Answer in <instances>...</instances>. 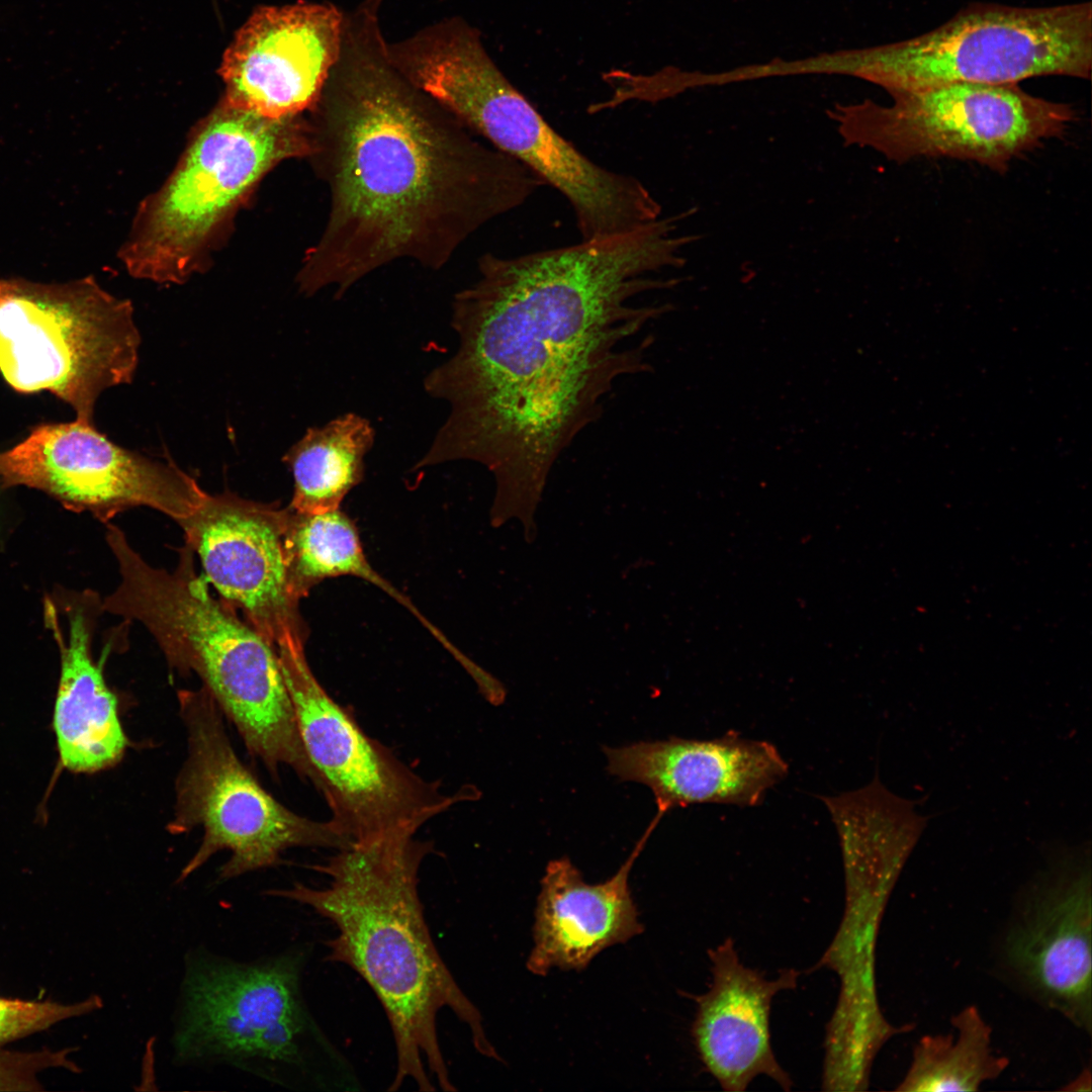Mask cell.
Returning a JSON list of instances; mask_svg holds the SVG:
<instances>
[{"label": "cell", "mask_w": 1092, "mask_h": 1092, "mask_svg": "<svg viewBox=\"0 0 1092 1092\" xmlns=\"http://www.w3.org/2000/svg\"><path fill=\"white\" fill-rule=\"evenodd\" d=\"M344 32L343 16L331 4L258 9L223 56V99L269 119L310 110L339 64Z\"/></svg>", "instance_id": "2e32d148"}, {"label": "cell", "mask_w": 1092, "mask_h": 1092, "mask_svg": "<svg viewBox=\"0 0 1092 1092\" xmlns=\"http://www.w3.org/2000/svg\"><path fill=\"white\" fill-rule=\"evenodd\" d=\"M46 619L61 651V673L52 727L60 766L74 774H93L115 765L127 739L118 717L117 700L101 665L91 653V624L83 610L69 613L64 640L56 611L46 602Z\"/></svg>", "instance_id": "44dd1931"}, {"label": "cell", "mask_w": 1092, "mask_h": 1092, "mask_svg": "<svg viewBox=\"0 0 1092 1092\" xmlns=\"http://www.w3.org/2000/svg\"><path fill=\"white\" fill-rule=\"evenodd\" d=\"M41 490L66 509L107 521L135 507L157 510L178 524L203 504L196 480L172 462L127 450L93 422L44 423L0 452V486Z\"/></svg>", "instance_id": "4fadbf2b"}, {"label": "cell", "mask_w": 1092, "mask_h": 1092, "mask_svg": "<svg viewBox=\"0 0 1092 1092\" xmlns=\"http://www.w3.org/2000/svg\"><path fill=\"white\" fill-rule=\"evenodd\" d=\"M103 1006L98 995L76 1002L22 999L0 993V1049L50 1029L56 1024L93 1013Z\"/></svg>", "instance_id": "d4e9b609"}, {"label": "cell", "mask_w": 1092, "mask_h": 1092, "mask_svg": "<svg viewBox=\"0 0 1092 1092\" xmlns=\"http://www.w3.org/2000/svg\"><path fill=\"white\" fill-rule=\"evenodd\" d=\"M891 96L890 106L864 100L829 111L845 144L897 163L943 157L1004 172L1075 119L1071 105L1033 96L1019 84L954 83Z\"/></svg>", "instance_id": "7c38bea8"}, {"label": "cell", "mask_w": 1092, "mask_h": 1092, "mask_svg": "<svg viewBox=\"0 0 1092 1092\" xmlns=\"http://www.w3.org/2000/svg\"><path fill=\"white\" fill-rule=\"evenodd\" d=\"M608 772L650 789L665 815L677 807L760 805L789 774L777 746L736 731L712 739L669 737L620 747L603 746Z\"/></svg>", "instance_id": "e0dca14e"}, {"label": "cell", "mask_w": 1092, "mask_h": 1092, "mask_svg": "<svg viewBox=\"0 0 1092 1092\" xmlns=\"http://www.w3.org/2000/svg\"><path fill=\"white\" fill-rule=\"evenodd\" d=\"M433 843L395 836L355 844L317 864L324 887L294 883L266 894L307 906L331 922L326 960L357 973L389 1022L396 1056L389 1092L413 1083L422 1092L456 1091L437 1019L447 1009L465 1024L476 1052L500 1061L482 1016L441 958L419 894V873Z\"/></svg>", "instance_id": "3957f363"}, {"label": "cell", "mask_w": 1092, "mask_h": 1092, "mask_svg": "<svg viewBox=\"0 0 1092 1092\" xmlns=\"http://www.w3.org/2000/svg\"><path fill=\"white\" fill-rule=\"evenodd\" d=\"M1063 1090L1090 1091L1091 1090V1073H1090V1069L1088 1068L1086 1070H1083V1072L1074 1081H1072L1067 1087L1063 1088Z\"/></svg>", "instance_id": "4316f807"}, {"label": "cell", "mask_w": 1092, "mask_h": 1092, "mask_svg": "<svg viewBox=\"0 0 1092 1092\" xmlns=\"http://www.w3.org/2000/svg\"><path fill=\"white\" fill-rule=\"evenodd\" d=\"M663 817L656 811L630 855L603 883L587 884L568 857L549 861L535 909L528 971L537 976L555 968L582 971L604 949L643 932L629 877Z\"/></svg>", "instance_id": "d6986e66"}, {"label": "cell", "mask_w": 1092, "mask_h": 1092, "mask_svg": "<svg viewBox=\"0 0 1092 1092\" xmlns=\"http://www.w3.org/2000/svg\"><path fill=\"white\" fill-rule=\"evenodd\" d=\"M818 798L837 832L848 898L878 917L928 817L915 800L888 790L878 772L857 790Z\"/></svg>", "instance_id": "ffe728a7"}, {"label": "cell", "mask_w": 1092, "mask_h": 1092, "mask_svg": "<svg viewBox=\"0 0 1092 1092\" xmlns=\"http://www.w3.org/2000/svg\"><path fill=\"white\" fill-rule=\"evenodd\" d=\"M956 1032L925 1035L915 1044L912 1061L896 1090L978 1091L998 1078L1009 1060L991 1048V1026L974 1005L951 1018Z\"/></svg>", "instance_id": "cb8c5ba5"}, {"label": "cell", "mask_w": 1092, "mask_h": 1092, "mask_svg": "<svg viewBox=\"0 0 1092 1092\" xmlns=\"http://www.w3.org/2000/svg\"><path fill=\"white\" fill-rule=\"evenodd\" d=\"M688 240L669 216L565 247L478 259L457 292L454 354L424 379L449 414L421 467L468 460L485 466L508 505H538L550 470L602 414L622 376L647 371L650 339L636 337L672 309L636 298L672 288Z\"/></svg>", "instance_id": "6da1fadb"}, {"label": "cell", "mask_w": 1092, "mask_h": 1092, "mask_svg": "<svg viewBox=\"0 0 1092 1092\" xmlns=\"http://www.w3.org/2000/svg\"><path fill=\"white\" fill-rule=\"evenodd\" d=\"M303 642L289 635L275 647L315 789L330 808V823L350 845L416 835L470 797L469 790L445 794L369 737L313 675Z\"/></svg>", "instance_id": "30bf717a"}, {"label": "cell", "mask_w": 1092, "mask_h": 1092, "mask_svg": "<svg viewBox=\"0 0 1092 1092\" xmlns=\"http://www.w3.org/2000/svg\"><path fill=\"white\" fill-rule=\"evenodd\" d=\"M374 437L369 421L352 413L308 428L283 456L294 480L289 508L304 514L340 509L363 478L364 457Z\"/></svg>", "instance_id": "7402d4cb"}, {"label": "cell", "mask_w": 1092, "mask_h": 1092, "mask_svg": "<svg viewBox=\"0 0 1092 1092\" xmlns=\"http://www.w3.org/2000/svg\"><path fill=\"white\" fill-rule=\"evenodd\" d=\"M287 509L232 492L207 493L179 525L200 558L204 577L274 646L304 638L299 599L291 589L285 550Z\"/></svg>", "instance_id": "9a60e30c"}, {"label": "cell", "mask_w": 1092, "mask_h": 1092, "mask_svg": "<svg viewBox=\"0 0 1092 1092\" xmlns=\"http://www.w3.org/2000/svg\"><path fill=\"white\" fill-rule=\"evenodd\" d=\"M54 1067L49 1049L11 1051L0 1049V1092L43 1090L41 1074Z\"/></svg>", "instance_id": "484cf974"}, {"label": "cell", "mask_w": 1092, "mask_h": 1092, "mask_svg": "<svg viewBox=\"0 0 1092 1092\" xmlns=\"http://www.w3.org/2000/svg\"><path fill=\"white\" fill-rule=\"evenodd\" d=\"M1020 892L1005 927L1003 969L1036 1002L1091 1032V859L1089 843L1050 849Z\"/></svg>", "instance_id": "5bb4252c"}, {"label": "cell", "mask_w": 1092, "mask_h": 1092, "mask_svg": "<svg viewBox=\"0 0 1092 1092\" xmlns=\"http://www.w3.org/2000/svg\"><path fill=\"white\" fill-rule=\"evenodd\" d=\"M712 981L697 997L692 1035L705 1069L726 1091H743L757 1076H766L784 1090L793 1082L778 1063L770 1041L774 997L793 989L800 973L784 970L774 980L744 966L733 940L709 950Z\"/></svg>", "instance_id": "ac0fdd59"}, {"label": "cell", "mask_w": 1092, "mask_h": 1092, "mask_svg": "<svg viewBox=\"0 0 1092 1092\" xmlns=\"http://www.w3.org/2000/svg\"><path fill=\"white\" fill-rule=\"evenodd\" d=\"M434 95L472 132L562 194L581 240L626 233L662 215L660 203L638 178L600 166L556 131L486 51L470 50L450 60Z\"/></svg>", "instance_id": "9c48e42d"}, {"label": "cell", "mask_w": 1092, "mask_h": 1092, "mask_svg": "<svg viewBox=\"0 0 1092 1092\" xmlns=\"http://www.w3.org/2000/svg\"><path fill=\"white\" fill-rule=\"evenodd\" d=\"M106 539L120 581L103 609L144 625L170 666L194 671L269 770L287 765L313 782L276 647L214 600L196 573L190 545L179 549L168 571L149 564L116 526L108 527Z\"/></svg>", "instance_id": "277c9868"}, {"label": "cell", "mask_w": 1092, "mask_h": 1092, "mask_svg": "<svg viewBox=\"0 0 1092 1092\" xmlns=\"http://www.w3.org/2000/svg\"><path fill=\"white\" fill-rule=\"evenodd\" d=\"M285 550L290 585L297 599L306 596L323 579L353 575L381 587L423 618L408 600L371 567L355 526L340 509L304 514L288 507Z\"/></svg>", "instance_id": "603a6c76"}, {"label": "cell", "mask_w": 1092, "mask_h": 1092, "mask_svg": "<svg viewBox=\"0 0 1092 1092\" xmlns=\"http://www.w3.org/2000/svg\"><path fill=\"white\" fill-rule=\"evenodd\" d=\"M140 344L131 302L92 276L0 278V375L19 393L49 391L92 422L100 394L131 382Z\"/></svg>", "instance_id": "ba28073f"}, {"label": "cell", "mask_w": 1092, "mask_h": 1092, "mask_svg": "<svg viewBox=\"0 0 1092 1092\" xmlns=\"http://www.w3.org/2000/svg\"><path fill=\"white\" fill-rule=\"evenodd\" d=\"M179 712L187 731V756L176 780L170 833L201 827L197 851L178 878L182 882L214 853L231 852L219 877L231 879L275 866L292 847L350 846L329 820L300 816L272 797L234 750L221 711L202 687L180 691Z\"/></svg>", "instance_id": "8fae6325"}, {"label": "cell", "mask_w": 1092, "mask_h": 1092, "mask_svg": "<svg viewBox=\"0 0 1092 1092\" xmlns=\"http://www.w3.org/2000/svg\"><path fill=\"white\" fill-rule=\"evenodd\" d=\"M310 111L308 159L328 186L330 208L296 276L305 295L333 287L341 298L402 258L440 269L476 231L545 185L385 58L336 67Z\"/></svg>", "instance_id": "7a4b0ae2"}, {"label": "cell", "mask_w": 1092, "mask_h": 1092, "mask_svg": "<svg viewBox=\"0 0 1092 1092\" xmlns=\"http://www.w3.org/2000/svg\"><path fill=\"white\" fill-rule=\"evenodd\" d=\"M827 70L889 94L954 83L1019 84L1040 76L1090 77L1092 6L974 3L912 38L828 59Z\"/></svg>", "instance_id": "52a82bcc"}, {"label": "cell", "mask_w": 1092, "mask_h": 1092, "mask_svg": "<svg viewBox=\"0 0 1092 1092\" xmlns=\"http://www.w3.org/2000/svg\"><path fill=\"white\" fill-rule=\"evenodd\" d=\"M304 958L290 950L259 963L208 954L188 962L176 1059L231 1065L293 1089L359 1091L353 1067L304 1001Z\"/></svg>", "instance_id": "5b68a950"}, {"label": "cell", "mask_w": 1092, "mask_h": 1092, "mask_svg": "<svg viewBox=\"0 0 1092 1092\" xmlns=\"http://www.w3.org/2000/svg\"><path fill=\"white\" fill-rule=\"evenodd\" d=\"M312 152V126L301 114L269 119L222 98L196 125L167 181L140 206L120 251L128 273L179 284L203 271L263 177Z\"/></svg>", "instance_id": "8992f818"}]
</instances>
